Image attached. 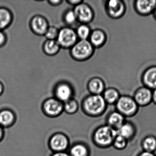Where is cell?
Wrapping results in <instances>:
<instances>
[{"instance_id": "6da1fadb", "label": "cell", "mask_w": 156, "mask_h": 156, "mask_svg": "<svg viewBox=\"0 0 156 156\" xmlns=\"http://www.w3.org/2000/svg\"><path fill=\"white\" fill-rule=\"evenodd\" d=\"M117 135V130L106 124H104L98 126L93 130L91 140L96 147L105 149L112 147Z\"/></svg>"}, {"instance_id": "7a4b0ae2", "label": "cell", "mask_w": 156, "mask_h": 156, "mask_svg": "<svg viewBox=\"0 0 156 156\" xmlns=\"http://www.w3.org/2000/svg\"><path fill=\"white\" fill-rule=\"evenodd\" d=\"M81 107L86 115L93 118H97L105 114L107 104L101 95L91 94L83 99Z\"/></svg>"}, {"instance_id": "3957f363", "label": "cell", "mask_w": 156, "mask_h": 156, "mask_svg": "<svg viewBox=\"0 0 156 156\" xmlns=\"http://www.w3.org/2000/svg\"><path fill=\"white\" fill-rule=\"evenodd\" d=\"M115 110L123 115L126 119L135 116L139 109V107L133 98L127 95L120 96L115 104Z\"/></svg>"}, {"instance_id": "277c9868", "label": "cell", "mask_w": 156, "mask_h": 156, "mask_svg": "<svg viewBox=\"0 0 156 156\" xmlns=\"http://www.w3.org/2000/svg\"><path fill=\"white\" fill-rule=\"evenodd\" d=\"M94 51V47L89 41L80 40L71 48V55L74 60L84 61L90 58Z\"/></svg>"}, {"instance_id": "5b68a950", "label": "cell", "mask_w": 156, "mask_h": 156, "mask_svg": "<svg viewBox=\"0 0 156 156\" xmlns=\"http://www.w3.org/2000/svg\"><path fill=\"white\" fill-rule=\"evenodd\" d=\"M49 146L53 152L67 151L70 147V140L67 135L62 132H56L49 139Z\"/></svg>"}, {"instance_id": "8992f818", "label": "cell", "mask_w": 156, "mask_h": 156, "mask_svg": "<svg viewBox=\"0 0 156 156\" xmlns=\"http://www.w3.org/2000/svg\"><path fill=\"white\" fill-rule=\"evenodd\" d=\"M42 109L47 116L57 117L64 112L63 103L55 98H48L43 102Z\"/></svg>"}, {"instance_id": "52a82bcc", "label": "cell", "mask_w": 156, "mask_h": 156, "mask_svg": "<svg viewBox=\"0 0 156 156\" xmlns=\"http://www.w3.org/2000/svg\"><path fill=\"white\" fill-rule=\"evenodd\" d=\"M78 39L76 32L70 27H64L59 30L57 42L61 48L64 49L72 48L77 42Z\"/></svg>"}, {"instance_id": "ba28073f", "label": "cell", "mask_w": 156, "mask_h": 156, "mask_svg": "<svg viewBox=\"0 0 156 156\" xmlns=\"http://www.w3.org/2000/svg\"><path fill=\"white\" fill-rule=\"evenodd\" d=\"M77 21L86 24L92 21L94 18V13L90 6L86 3H80L75 7L73 9Z\"/></svg>"}, {"instance_id": "9c48e42d", "label": "cell", "mask_w": 156, "mask_h": 156, "mask_svg": "<svg viewBox=\"0 0 156 156\" xmlns=\"http://www.w3.org/2000/svg\"><path fill=\"white\" fill-rule=\"evenodd\" d=\"M55 98L63 103L73 98V90L71 85L66 82H61L56 85L54 89Z\"/></svg>"}, {"instance_id": "30bf717a", "label": "cell", "mask_w": 156, "mask_h": 156, "mask_svg": "<svg viewBox=\"0 0 156 156\" xmlns=\"http://www.w3.org/2000/svg\"><path fill=\"white\" fill-rule=\"evenodd\" d=\"M30 26L34 33L40 36L44 35L49 27L47 20L41 15L34 16L31 20Z\"/></svg>"}, {"instance_id": "8fae6325", "label": "cell", "mask_w": 156, "mask_h": 156, "mask_svg": "<svg viewBox=\"0 0 156 156\" xmlns=\"http://www.w3.org/2000/svg\"><path fill=\"white\" fill-rule=\"evenodd\" d=\"M152 93L149 88H139L134 94V98L138 106L145 107L152 103Z\"/></svg>"}, {"instance_id": "7c38bea8", "label": "cell", "mask_w": 156, "mask_h": 156, "mask_svg": "<svg viewBox=\"0 0 156 156\" xmlns=\"http://www.w3.org/2000/svg\"><path fill=\"white\" fill-rule=\"evenodd\" d=\"M117 135L121 136L131 141L135 138L137 133V128L133 122L129 120H126L122 126L117 130Z\"/></svg>"}, {"instance_id": "4fadbf2b", "label": "cell", "mask_w": 156, "mask_h": 156, "mask_svg": "<svg viewBox=\"0 0 156 156\" xmlns=\"http://www.w3.org/2000/svg\"><path fill=\"white\" fill-rule=\"evenodd\" d=\"M126 119L116 110L111 111L108 113L105 118V124L115 130H117L125 121Z\"/></svg>"}, {"instance_id": "5bb4252c", "label": "cell", "mask_w": 156, "mask_h": 156, "mask_svg": "<svg viewBox=\"0 0 156 156\" xmlns=\"http://www.w3.org/2000/svg\"><path fill=\"white\" fill-rule=\"evenodd\" d=\"M16 120V115L12 109L8 108L0 109V126L3 128L12 126Z\"/></svg>"}, {"instance_id": "9a60e30c", "label": "cell", "mask_w": 156, "mask_h": 156, "mask_svg": "<svg viewBox=\"0 0 156 156\" xmlns=\"http://www.w3.org/2000/svg\"><path fill=\"white\" fill-rule=\"evenodd\" d=\"M108 11L114 18H118L124 12V7L122 2L119 0H111L107 4Z\"/></svg>"}, {"instance_id": "2e32d148", "label": "cell", "mask_w": 156, "mask_h": 156, "mask_svg": "<svg viewBox=\"0 0 156 156\" xmlns=\"http://www.w3.org/2000/svg\"><path fill=\"white\" fill-rule=\"evenodd\" d=\"M136 7L138 12L142 14H147L156 7L155 0H139L136 2Z\"/></svg>"}, {"instance_id": "e0dca14e", "label": "cell", "mask_w": 156, "mask_h": 156, "mask_svg": "<svg viewBox=\"0 0 156 156\" xmlns=\"http://www.w3.org/2000/svg\"><path fill=\"white\" fill-rule=\"evenodd\" d=\"M140 146L143 151L155 153L156 151V136L154 135H147L142 139Z\"/></svg>"}, {"instance_id": "ac0fdd59", "label": "cell", "mask_w": 156, "mask_h": 156, "mask_svg": "<svg viewBox=\"0 0 156 156\" xmlns=\"http://www.w3.org/2000/svg\"><path fill=\"white\" fill-rule=\"evenodd\" d=\"M143 81L149 88H156V67H151L143 75Z\"/></svg>"}, {"instance_id": "d6986e66", "label": "cell", "mask_w": 156, "mask_h": 156, "mask_svg": "<svg viewBox=\"0 0 156 156\" xmlns=\"http://www.w3.org/2000/svg\"><path fill=\"white\" fill-rule=\"evenodd\" d=\"M13 20L10 11L4 8H0V31L8 28Z\"/></svg>"}, {"instance_id": "ffe728a7", "label": "cell", "mask_w": 156, "mask_h": 156, "mask_svg": "<svg viewBox=\"0 0 156 156\" xmlns=\"http://www.w3.org/2000/svg\"><path fill=\"white\" fill-rule=\"evenodd\" d=\"M88 89L92 94L101 95L105 89L104 83L99 78H93L88 82Z\"/></svg>"}, {"instance_id": "44dd1931", "label": "cell", "mask_w": 156, "mask_h": 156, "mask_svg": "<svg viewBox=\"0 0 156 156\" xmlns=\"http://www.w3.org/2000/svg\"><path fill=\"white\" fill-rule=\"evenodd\" d=\"M43 49L45 54L53 56L59 52L61 47L56 40H47L44 42Z\"/></svg>"}, {"instance_id": "7402d4cb", "label": "cell", "mask_w": 156, "mask_h": 156, "mask_svg": "<svg viewBox=\"0 0 156 156\" xmlns=\"http://www.w3.org/2000/svg\"><path fill=\"white\" fill-rule=\"evenodd\" d=\"M90 42L93 46L99 47L103 44L105 41V34L99 30H94L90 35Z\"/></svg>"}, {"instance_id": "603a6c76", "label": "cell", "mask_w": 156, "mask_h": 156, "mask_svg": "<svg viewBox=\"0 0 156 156\" xmlns=\"http://www.w3.org/2000/svg\"><path fill=\"white\" fill-rule=\"evenodd\" d=\"M103 97L107 105H112L116 103L120 96L115 89L109 88L104 92Z\"/></svg>"}, {"instance_id": "cb8c5ba5", "label": "cell", "mask_w": 156, "mask_h": 156, "mask_svg": "<svg viewBox=\"0 0 156 156\" xmlns=\"http://www.w3.org/2000/svg\"><path fill=\"white\" fill-rule=\"evenodd\" d=\"M81 103L74 98L63 103L64 112L68 115H73L77 113L80 108Z\"/></svg>"}, {"instance_id": "d4e9b609", "label": "cell", "mask_w": 156, "mask_h": 156, "mask_svg": "<svg viewBox=\"0 0 156 156\" xmlns=\"http://www.w3.org/2000/svg\"><path fill=\"white\" fill-rule=\"evenodd\" d=\"M129 142L125 138L117 135L113 141L112 147L117 150L122 151L127 147Z\"/></svg>"}, {"instance_id": "484cf974", "label": "cell", "mask_w": 156, "mask_h": 156, "mask_svg": "<svg viewBox=\"0 0 156 156\" xmlns=\"http://www.w3.org/2000/svg\"><path fill=\"white\" fill-rule=\"evenodd\" d=\"M76 32L77 37L80 40H87L91 34L90 28L85 24H82L78 26Z\"/></svg>"}, {"instance_id": "4316f807", "label": "cell", "mask_w": 156, "mask_h": 156, "mask_svg": "<svg viewBox=\"0 0 156 156\" xmlns=\"http://www.w3.org/2000/svg\"><path fill=\"white\" fill-rule=\"evenodd\" d=\"M64 22L69 26H72L76 23L77 21L76 15L73 10L66 11L63 16Z\"/></svg>"}, {"instance_id": "83f0119b", "label": "cell", "mask_w": 156, "mask_h": 156, "mask_svg": "<svg viewBox=\"0 0 156 156\" xmlns=\"http://www.w3.org/2000/svg\"><path fill=\"white\" fill-rule=\"evenodd\" d=\"M59 30L54 26H49L44 34L48 40H56L59 34Z\"/></svg>"}, {"instance_id": "f1b7e54d", "label": "cell", "mask_w": 156, "mask_h": 156, "mask_svg": "<svg viewBox=\"0 0 156 156\" xmlns=\"http://www.w3.org/2000/svg\"><path fill=\"white\" fill-rule=\"evenodd\" d=\"M7 41L6 35L2 31H0V47L5 44Z\"/></svg>"}, {"instance_id": "f546056e", "label": "cell", "mask_w": 156, "mask_h": 156, "mask_svg": "<svg viewBox=\"0 0 156 156\" xmlns=\"http://www.w3.org/2000/svg\"><path fill=\"white\" fill-rule=\"evenodd\" d=\"M66 2L70 5H73V6L76 7L77 5L80 4V3L83 2V1L81 0H68V1H66Z\"/></svg>"}, {"instance_id": "4dcf8cb0", "label": "cell", "mask_w": 156, "mask_h": 156, "mask_svg": "<svg viewBox=\"0 0 156 156\" xmlns=\"http://www.w3.org/2000/svg\"><path fill=\"white\" fill-rule=\"evenodd\" d=\"M48 2H49V4L53 6H57L59 5H61L62 2H63V1L61 0H50L48 1Z\"/></svg>"}, {"instance_id": "1f68e13d", "label": "cell", "mask_w": 156, "mask_h": 156, "mask_svg": "<svg viewBox=\"0 0 156 156\" xmlns=\"http://www.w3.org/2000/svg\"><path fill=\"white\" fill-rule=\"evenodd\" d=\"M51 156H71L67 151L53 152Z\"/></svg>"}, {"instance_id": "d6a6232c", "label": "cell", "mask_w": 156, "mask_h": 156, "mask_svg": "<svg viewBox=\"0 0 156 156\" xmlns=\"http://www.w3.org/2000/svg\"><path fill=\"white\" fill-rule=\"evenodd\" d=\"M136 156H156L155 153H151V152H146L142 151L141 152L137 154Z\"/></svg>"}, {"instance_id": "836d02e7", "label": "cell", "mask_w": 156, "mask_h": 156, "mask_svg": "<svg viewBox=\"0 0 156 156\" xmlns=\"http://www.w3.org/2000/svg\"><path fill=\"white\" fill-rule=\"evenodd\" d=\"M5 136V130L2 127L0 126V142L3 140Z\"/></svg>"}, {"instance_id": "e575fe53", "label": "cell", "mask_w": 156, "mask_h": 156, "mask_svg": "<svg viewBox=\"0 0 156 156\" xmlns=\"http://www.w3.org/2000/svg\"><path fill=\"white\" fill-rule=\"evenodd\" d=\"M152 102L156 105V88L152 92Z\"/></svg>"}, {"instance_id": "d590c367", "label": "cell", "mask_w": 156, "mask_h": 156, "mask_svg": "<svg viewBox=\"0 0 156 156\" xmlns=\"http://www.w3.org/2000/svg\"><path fill=\"white\" fill-rule=\"evenodd\" d=\"M3 91H4V87H3V84L1 82H0V96L2 95Z\"/></svg>"}, {"instance_id": "8d00e7d4", "label": "cell", "mask_w": 156, "mask_h": 156, "mask_svg": "<svg viewBox=\"0 0 156 156\" xmlns=\"http://www.w3.org/2000/svg\"><path fill=\"white\" fill-rule=\"evenodd\" d=\"M155 15H156V8H155Z\"/></svg>"}]
</instances>
